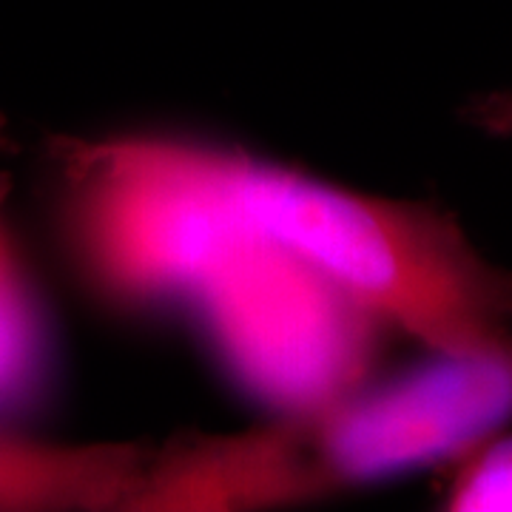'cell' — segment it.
Masks as SVG:
<instances>
[{
	"label": "cell",
	"instance_id": "obj_1",
	"mask_svg": "<svg viewBox=\"0 0 512 512\" xmlns=\"http://www.w3.org/2000/svg\"><path fill=\"white\" fill-rule=\"evenodd\" d=\"M512 430V333L367 376L325 402L245 430L151 447L131 512H254L444 470Z\"/></svg>",
	"mask_w": 512,
	"mask_h": 512
},
{
	"label": "cell",
	"instance_id": "obj_2",
	"mask_svg": "<svg viewBox=\"0 0 512 512\" xmlns=\"http://www.w3.org/2000/svg\"><path fill=\"white\" fill-rule=\"evenodd\" d=\"M208 163L239 220L285 248L421 350L512 333V268L484 254L447 208L328 183L234 146Z\"/></svg>",
	"mask_w": 512,
	"mask_h": 512
},
{
	"label": "cell",
	"instance_id": "obj_3",
	"mask_svg": "<svg viewBox=\"0 0 512 512\" xmlns=\"http://www.w3.org/2000/svg\"><path fill=\"white\" fill-rule=\"evenodd\" d=\"M55 168L72 259L94 291L126 311H188L245 228L205 140L148 131L66 137Z\"/></svg>",
	"mask_w": 512,
	"mask_h": 512
},
{
	"label": "cell",
	"instance_id": "obj_4",
	"mask_svg": "<svg viewBox=\"0 0 512 512\" xmlns=\"http://www.w3.org/2000/svg\"><path fill=\"white\" fill-rule=\"evenodd\" d=\"M188 313L234 384L271 413L302 410L365 382L387 333L325 276L248 225Z\"/></svg>",
	"mask_w": 512,
	"mask_h": 512
},
{
	"label": "cell",
	"instance_id": "obj_5",
	"mask_svg": "<svg viewBox=\"0 0 512 512\" xmlns=\"http://www.w3.org/2000/svg\"><path fill=\"white\" fill-rule=\"evenodd\" d=\"M151 444H60L0 430V512H131Z\"/></svg>",
	"mask_w": 512,
	"mask_h": 512
},
{
	"label": "cell",
	"instance_id": "obj_6",
	"mask_svg": "<svg viewBox=\"0 0 512 512\" xmlns=\"http://www.w3.org/2000/svg\"><path fill=\"white\" fill-rule=\"evenodd\" d=\"M46 365L43 311L18 245L0 217V413L35 399L46 379Z\"/></svg>",
	"mask_w": 512,
	"mask_h": 512
},
{
	"label": "cell",
	"instance_id": "obj_7",
	"mask_svg": "<svg viewBox=\"0 0 512 512\" xmlns=\"http://www.w3.org/2000/svg\"><path fill=\"white\" fill-rule=\"evenodd\" d=\"M439 507L450 512H512V430L484 441L441 470Z\"/></svg>",
	"mask_w": 512,
	"mask_h": 512
},
{
	"label": "cell",
	"instance_id": "obj_8",
	"mask_svg": "<svg viewBox=\"0 0 512 512\" xmlns=\"http://www.w3.org/2000/svg\"><path fill=\"white\" fill-rule=\"evenodd\" d=\"M464 120L487 137L512 143V86L478 94L464 109Z\"/></svg>",
	"mask_w": 512,
	"mask_h": 512
},
{
	"label": "cell",
	"instance_id": "obj_9",
	"mask_svg": "<svg viewBox=\"0 0 512 512\" xmlns=\"http://www.w3.org/2000/svg\"><path fill=\"white\" fill-rule=\"evenodd\" d=\"M6 143V134H3V117H0V148Z\"/></svg>",
	"mask_w": 512,
	"mask_h": 512
}]
</instances>
